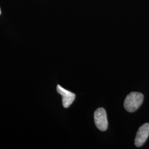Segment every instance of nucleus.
Wrapping results in <instances>:
<instances>
[{
  "instance_id": "nucleus-1",
  "label": "nucleus",
  "mask_w": 149,
  "mask_h": 149,
  "mask_svg": "<svg viewBox=\"0 0 149 149\" xmlns=\"http://www.w3.org/2000/svg\"><path fill=\"white\" fill-rule=\"evenodd\" d=\"M144 95L140 92H133L128 94L124 103L125 109L129 112L132 113L138 110L142 104Z\"/></svg>"
},
{
  "instance_id": "nucleus-2",
  "label": "nucleus",
  "mask_w": 149,
  "mask_h": 149,
  "mask_svg": "<svg viewBox=\"0 0 149 149\" xmlns=\"http://www.w3.org/2000/svg\"><path fill=\"white\" fill-rule=\"evenodd\" d=\"M95 123L97 128L101 131H106L108 128V120L106 110L103 108H99L94 113Z\"/></svg>"
},
{
  "instance_id": "nucleus-3",
  "label": "nucleus",
  "mask_w": 149,
  "mask_h": 149,
  "mask_svg": "<svg viewBox=\"0 0 149 149\" xmlns=\"http://www.w3.org/2000/svg\"><path fill=\"white\" fill-rule=\"evenodd\" d=\"M149 135V124L142 125L138 130L135 139V145L136 147H140L144 145Z\"/></svg>"
},
{
  "instance_id": "nucleus-4",
  "label": "nucleus",
  "mask_w": 149,
  "mask_h": 149,
  "mask_svg": "<svg viewBox=\"0 0 149 149\" xmlns=\"http://www.w3.org/2000/svg\"><path fill=\"white\" fill-rule=\"evenodd\" d=\"M56 91L60 95L62 96L63 105L64 108H69L74 101L76 95L74 93L62 87L59 85H57Z\"/></svg>"
},
{
  "instance_id": "nucleus-5",
  "label": "nucleus",
  "mask_w": 149,
  "mask_h": 149,
  "mask_svg": "<svg viewBox=\"0 0 149 149\" xmlns=\"http://www.w3.org/2000/svg\"><path fill=\"white\" fill-rule=\"evenodd\" d=\"M1 8H0V15H1Z\"/></svg>"
}]
</instances>
